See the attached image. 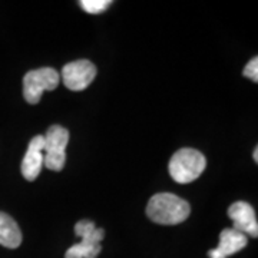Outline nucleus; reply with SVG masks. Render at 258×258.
Returning a JSON list of instances; mask_svg holds the SVG:
<instances>
[{"mask_svg": "<svg viewBox=\"0 0 258 258\" xmlns=\"http://www.w3.org/2000/svg\"><path fill=\"white\" fill-rule=\"evenodd\" d=\"M189 204L171 192L154 195L147 205L148 218L161 225L181 224L189 217Z\"/></svg>", "mask_w": 258, "mask_h": 258, "instance_id": "1", "label": "nucleus"}, {"mask_svg": "<svg viewBox=\"0 0 258 258\" xmlns=\"http://www.w3.org/2000/svg\"><path fill=\"white\" fill-rule=\"evenodd\" d=\"M228 217L234 222V230L240 231L244 235L258 237V222L254 208L245 201H237L228 208Z\"/></svg>", "mask_w": 258, "mask_h": 258, "instance_id": "7", "label": "nucleus"}, {"mask_svg": "<svg viewBox=\"0 0 258 258\" xmlns=\"http://www.w3.org/2000/svg\"><path fill=\"white\" fill-rule=\"evenodd\" d=\"M60 82V76L53 68L30 71L23 78V96L28 103L36 105L45 91H53Z\"/></svg>", "mask_w": 258, "mask_h": 258, "instance_id": "5", "label": "nucleus"}, {"mask_svg": "<svg viewBox=\"0 0 258 258\" xmlns=\"http://www.w3.org/2000/svg\"><path fill=\"white\" fill-rule=\"evenodd\" d=\"M63 81V85L71 91H83L93 82L96 76V68L89 60H75L64 64L62 74L59 75Z\"/></svg>", "mask_w": 258, "mask_h": 258, "instance_id": "6", "label": "nucleus"}, {"mask_svg": "<svg viewBox=\"0 0 258 258\" xmlns=\"http://www.w3.org/2000/svg\"><path fill=\"white\" fill-rule=\"evenodd\" d=\"M43 147V166L50 171H62L66 162V147L69 144V132L60 125L47 129Z\"/></svg>", "mask_w": 258, "mask_h": 258, "instance_id": "4", "label": "nucleus"}, {"mask_svg": "<svg viewBox=\"0 0 258 258\" xmlns=\"http://www.w3.org/2000/svg\"><path fill=\"white\" fill-rule=\"evenodd\" d=\"M75 234L81 237V242L74 244L68 249L64 258H96L99 255L105 231L96 228L92 221L82 220L75 225Z\"/></svg>", "mask_w": 258, "mask_h": 258, "instance_id": "3", "label": "nucleus"}, {"mask_svg": "<svg viewBox=\"0 0 258 258\" xmlns=\"http://www.w3.org/2000/svg\"><path fill=\"white\" fill-rule=\"evenodd\" d=\"M244 76L251 79L252 82H258V57H252L247 66L244 68Z\"/></svg>", "mask_w": 258, "mask_h": 258, "instance_id": "12", "label": "nucleus"}, {"mask_svg": "<svg viewBox=\"0 0 258 258\" xmlns=\"http://www.w3.org/2000/svg\"><path fill=\"white\" fill-rule=\"evenodd\" d=\"M22 244V231L18 222L6 212L0 211V245L6 248H18Z\"/></svg>", "mask_w": 258, "mask_h": 258, "instance_id": "10", "label": "nucleus"}, {"mask_svg": "<svg viewBox=\"0 0 258 258\" xmlns=\"http://www.w3.org/2000/svg\"><path fill=\"white\" fill-rule=\"evenodd\" d=\"M207 166L203 154L192 148H182L169 161V175L178 184H189L201 175Z\"/></svg>", "mask_w": 258, "mask_h": 258, "instance_id": "2", "label": "nucleus"}, {"mask_svg": "<svg viewBox=\"0 0 258 258\" xmlns=\"http://www.w3.org/2000/svg\"><path fill=\"white\" fill-rule=\"evenodd\" d=\"M111 5V0H82L81 2V8L89 15H101Z\"/></svg>", "mask_w": 258, "mask_h": 258, "instance_id": "11", "label": "nucleus"}, {"mask_svg": "<svg viewBox=\"0 0 258 258\" xmlns=\"http://www.w3.org/2000/svg\"><path fill=\"white\" fill-rule=\"evenodd\" d=\"M43 147L45 138L43 135H36L29 142L28 151L22 161V175L28 181H35L42 168H43Z\"/></svg>", "mask_w": 258, "mask_h": 258, "instance_id": "8", "label": "nucleus"}, {"mask_svg": "<svg viewBox=\"0 0 258 258\" xmlns=\"http://www.w3.org/2000/svg\"><path fill=\"white\" fill-rule=\"evenodd\" d=\"M257 155H258V148L255 147V149H254V161H255V162H257V161H258Z\"/></svg>", "mask_w": 258, "mask_h": 258, "instance_id": "13", "label": "nucleus"}, {"mask_svg": "<svg viewBox=\"0 0 258 258\" xmlns=\"http://www.w3.org/2000/svg\"><path fill=\"white\" fill-rule=\"evenodd\" d=\"M247 235L234 228H225L220 234V245L217 248L208 251L210 258H227L237 254L238 251L245 248L247 245Z\"/></svg>", "mask_w": 258, "mask_h": 258, "instance_id": "9", "label": "nucleus"}]
</instances>
